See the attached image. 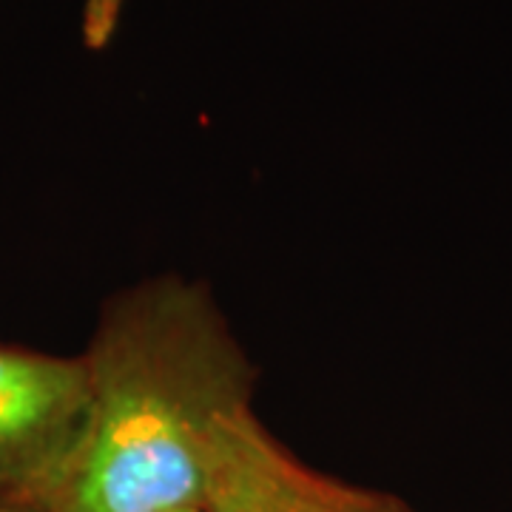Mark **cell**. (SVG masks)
Segmentation results:
<instances>
[{"mask_svg": "<svg viewBox=\"0 0 512 512\" xmlns=\"http://www.w3.org/2000/svg\"><path fill=\"white\" fill-rule=\"evenodd\" d=\"M83 359L86 433L43 512L202 510L217 427L256 384L211 291L165 274L114 293Z\"/></svg>", "mask_w": 512, "mask_h": 512, "instance_id": "obj_1", "label": "cell"}, {"mask_svg": "<svg viewBox=\"0 0 512 512\" xmlns=\"http://www.w3.org/2000/svg\"><path fill=\"white\" fill-rule=\"evenodd\" d=\"M191 512H202V510H191Z\"/></svg>", "mask_w": 512, "mask_h": 512, "instance_id": "obj_5", "label": "cell"}, {"mask_svg": "<svg viewBox=\"0 0 512 512\" xmlns=\"http://www.w3.org/2000/svg\"><path fill=\"white\" fill-rule=\"evenodd\" d=\"M202 512H416L402 498L308 467L256 419L225 416L208 450Z\"/></svg>", "mask_w": 512, "mask_h": 512, "instance_id": "obj_3", "label": "cell"}, {"mask_svg": "<svg viewBox=\"0 0 512 512\" xmlns=\"http://www.w3.org/2000/svg\"><path fill=\"white\" fill-rule=\"evenodd\" d=\"M80 356L0 345V512H43L86 433Z\"/></svg>", "mask_w": 512, "mask_h": 512, "instance_id": "obj_2", "label": "cell"}, {"mask_svg": "<svg viewBox=\"0 0 512 512\" xmlns=\"http://www.w3.org/2000/svg\"><path fill=\"white\" fill-rule=\"evenodd\" d=\"M126 0H86L83 6V40L89 49H106L117 32Z\"/></svg>", "mask_w": 512, "mask_h": 512, "instance_id": "obj_4", "label": "cell"}]
</instances>
